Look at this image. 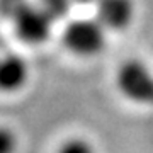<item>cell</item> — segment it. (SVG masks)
Segmentation results:
<instances>
[{"mask_svg": "<svg viewBox=\"0 0 153 153\" xmlns=\"http://www.w3.org/2000/svg\"><path fill=\"white\" fill-rule=\"evenodd\" d=\"M78 2H97V0H78Z\"/></svg>", "mask_w": 153, "mask_h": 153, "instance_id": "obj_9", "label": "cell"}, {"mask_svg": "<svg viewBox=\"0 0 153 153\" xmlns=\"http://www.w3.org/2000/svg\"><path fill=\"white\" fill-rule=\"evenodd\" d=\"M70 2L71 0H39L38 4L43 7L53 19H56V17H60V16H63V14L68 12Z\"/></svg>", "mask_w": 153, "mask_h": 153, "instance_id": "obj_8", "label": "cell"}, {"mask_svg": "<svg viewBox=\"0 0 153 153\" xmlns=\"http://www.w3.org/2000/svg\"><path fill=\"white\" fill-rule=\"evenodd\" d=\"M56 153H97L94 143H90L87 138L71 136L60 145Z\"/></svg>", "mask_w": 153, "mask_h": 153, "instance_id": "obj_6", "label": "cell"}, {"mask_svg": "<svg viewBox=\"0 0 153 153\" xmlns=\"http://www.w3.org/2000/svg\"><path fill=\"white\" fill-rule=\"evenodd\" d=\"M17 38L27 44H41L49 38L55 19L39 4H19L12 10Z\"/></svg>", "mask_w": 153, "mask_h": 153, "instance_id": "obj_3", "label": "cell"}, {"mask_svg": "<svg viewBox=\"0 0 153 153\" xmlns=\"http://www.w3.org/2000/svg\"><path fill=\"white\" fill-rule=\"evenodd\" d=\"M134 0H97L95 19L107 31H123L134 19Z\"/></svg>", "mask_w": 153, "mask_h": 153, "instance_id": "obj_4", "label": "cell"}, {"mask_svg": "<svg viewBox=\"0 0 153 153\" xmlns=\"http://www.w3.org/2000/svg\"><path fill=\"white\" fill-rule=\"evenodd\" d=\"M116 87L138 105H153V70L140 60H128L116 73Z\"/></svg>", "mask_w": 153, "mask_h": 153, "instance_id": "obj_2", "label": "cell"}, {"mask_svg": "<svg viewBox=\"0 0 153 153\" xmlns=\"http://www.w3.org/2000/svg\"><path fill=\"white\" fill-rule=\"evenodd\" d=\"M61 41L76 56L90 58L102 53L107 44V29L94 19H73L63 29Z\"/></svg>", "mask_w": 153, "mask_h": 153, "instance_id": "obj_1", "label": "cell"}, {"mask_svg": "<svg viewBox=\"0 0 153 153\" xmlns=\"http://www.w3.org/2000/svg\"><path fill=\"white\" fill-rule=\"evenodd\" d=\"M19 148V138L9 126H0V153H16Z\"/></svg>", "mask_w": 153, "mask_h": 153, "instance_id": "obj_7", "label": "cell"}, {"mask_svg": "<svg viewBox=\"0 0 153 153\" xmlns=\"http://www.w3.org/2000/svg\"><path fill=\"white\" fill-rule=\"evenodd\" d=\"M31 68L26 58L10 53L0 58V92L14 94L27 85Z\"/></svg>", "mask_w": 153, "mask_h": 153, "instance_id": "obj_5", "label": "cell"}]
</instances>
